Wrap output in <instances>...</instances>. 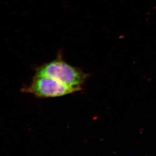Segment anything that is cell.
Returning <instances> with one entry per match:
<instances>
[{"instance_id": "cell-1", "label": "cell", "mask_w": 156, "mask_h": 156, "mask_svg": "<svg viewBox=\"0 0 156 156\" xmlns=\"http://www.w3.org/2000/svg\"><path fill=\"white\" fill-rule=\"evenodd\" d=\"M35 75L46 76L54 78L69 87L75 92L81 90V86L88 76L81 69L65 62L60 55L50 62L37 68Z\"/></svg>"}, {"instance_id": "cell-2", "label": "cell", "mask_w": 156, "mask_h": 156, "mask_svg": "<svg viewBox=\"0 0 156 156\" xmlns=\"http://www.w3.org/2000/svg\"><path fill=\"white\" fill-rule=\"evenodd\" d=\"M21 90L41 98L60 97L75 92L57 80L46 76H34L30 83Z\"/></svg>"}]
</instances>
